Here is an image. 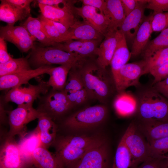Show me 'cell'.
<instances>
[{
    "label": "cell",
    "mask_w": 168,
    "mask_h": 168,
    "mask_svg": "<svg viewBox=\"0 0 168 168\" xmlns=\"http://www.w3.org/2000/svg\"><path fill=\"white\" fill-rule=\"evenodd\" d=\"M75 65L89 99L106 103L117 92L113 76L97 64L94 58L81 59Z\"/></svg>",
    "instance_id": "1"
},
{
    "label": "cell",
    "mask_w": 168,
    "mask_h": 168,
    "mask_svg": "<svg viewBox=\"0 0 168 168\" xmlns=\"http://www.w3.org/2000/svg\"><path fill=\"white\" fill-rule=\"evenodd\" d=\"M133 93L138 120L168 121V100L150 85L141 84Z\"/></svg>",
    "instance_id": "2"
},
{
    "label": "cell",
    "mask_w": 168,
    "mask_h": 168,
    "mask_svg": "<svg viewBox=\"0 0 168 168\" xmlns=\"http://www.w3.org/2000/svg\"><path fill=\"white\" fill-rule=\"evenodd\" d=\"M105 141L103 138L96 136H59L57 134L52 146L55 149L54 154L65 168H67L78 161L89 150Z\"/></svg>",
    "instance_id": "3"
},
{
    "label": "cell",
    "mask_w": 168,
    "mask_h": 168,
    "mask_svg": "<svg viewBox=\"0 0 168 168\" xmlns=\"http://www.w3.org/2000/svg\"><path fill=\"white\" fill-rule=\"evenodd\" d=\"M31 67L36 69L53 64H75L81 59L72 53L63 51L53 46H36L28 55Z\"/></svg>",
    "instance_id": "4"
},
{
    "label": "cell",
    "mask_w": 168,
    "mask_h": 168,
    "mask_svg": "<svg viewBox=\"0 0 168 168\" xmlns=\"http://www.w3.org/2000/svg\"><path fill=\"white\" fill-rule=\"evenodd\" d=\"M107 113L106 107L96 105L85 108L67 117L62 123L63 128L70 130L91 128L102 123Z\"/></svg>",
    "instance_id": "5"
},
{
    "label": "cell",
    "mask_w": 168,
    "mask_h": 168,
    "mask_svg": "<svg viewBox=\"0 0 168 168\" xmlns=\"http://www.w3.org/2000/svg\"><path fill=\"white\" fill-rule=\"evenodd\" d=\"M131 156L130 168H136L152 157L150 145L142 135L134 122L131 123L121 138Z\"/></svg>",
    "instance_id": "6"
},
{
    "label": "cell",
    "mask_w": 168,
    "mask_h": 168,
    "mask_svg": "<svg viewBox=\"0 0 168 168\" xmlns=\"http://www.w3.org/2000/svg\"><path fill=\"white\" fill-rule=\"evenodd\" d=\"M39 99L37 109L55 122V120L65 115L73 107L63 90L55 91L51 88Z\"/></svg>",
    "instance_id": "7"
},
{
    "label": "cell",
    "mask_w": 168,
    "mask_h": 168,
    "mask_svg": "<svg viewBox=\"0 0 168 168\" xmlns=\"http://www.w3.org/2000/svg\"><path fill=\"white\" fill-rule=\"evenodd\" d=\"M7 132H3L1 136L0 168H31L21 154L15 137Z\"/></svg>",
    "instance_id": "8"
},
{
    "label": "cell",
    "mask_w": 168,
    "mask_h": 168,
    "mask_svg": "<svg viewBox=\"0 0 168 168\" xmlns=\"http://www.w3.org/2000/svg\"><path fill=\"white\" fill-rule=\"evenodd\" d=\"M51 88L48 81L40 79L36 85L28 84L27 87L21 86L12 88L3 96L4 102H12L18 105H32L35 100L48 92Z\"/></svg>",
    "instance_id": "9"
},
{
    "label": "cell",
    "mask_w": 168,
    "mask_h": 168,
    "mask_svg": "<svg viewBox=\"0 0 168 168\" xmlns=\"http://www.w3.org/2000/svg\"><path fill=\"white\" fill-rule=\"evenodd\" d=\"M148 73L143 59L125 64L112 76L117 93L125 91L130 86L139 85L141 77Z\"/></svg>",
    "instance_id": "10"
},
{
    "label": "cell",
    "mask_w": 168,
    "mask_h": 168,
    "mask_svg": "<svg viewBox=\"0 0 168 168\" xmlns=\"http://www.w3.org/2000/svg\"><path fill=\"white\" fill-rule=\"evenodd\" d=\"M40 113L34 109L32 105H18L15 109L8 112L9 129L8 135L15 137L20 135L26 131V125L38 118Z\"/></svg>",
    "instance_id": "11"
},
{
    "label": "cell",
    "mask_w": 168,
    "mask_h": 168,
    "mask_svg": "<svg viewBox=\"0 0 168 168\" xmlns=\"http://www.w3.org/2000/svg\"><path fill=\"white\" fill-rule=\"evenodd\" d=\"M0 37L14 44L21 52L26 53L34 47L35 38L23 26L7 24L1 26Z\"/></svg>",
    "instance_id": "12"
},
{
    "label": "cell",
    "mask_w": 168,
    "mask_h": 168,
    "mask_svg": "<svg viewBox=\"0 0 168 168\" xmlns=\"http://www.w3.org/2000/svg\"><path fill=\"white\" fill-rule=\"evenodd\" d=\"M108 152L106 141L87 151L67 168H108Z\"/></svg>",
    "instance_id": "13"
},
{
    "label": "cell",
    "mask_w": 168,
    "mask_h": 168,
    "mask_svg": "<svg viewBox=\"0 0 168 168\" xmlns=\"http://www.w3.org/2000/svg\"><path fill=\"white\" fill-rule=\"evenodd\" d=\"M53 67L51 65L44 66L36 69L0 77V90H10L24 84H29L30 79L40 75L45 74L49 75Z\"/></svg>",
    "instance_id": "14"
},
{
    "label": "cell",
    "mask_w": 168,
    "mask_h": 168,
    "mask_svg": "<svg viewBox=\"0 0 168 168\" xmlns=\"http://www.w3.org/2000/svg\"><path fill=\"white\" fill-rule=\"evenodd\" d=\"M101 41L98 40H72L55 43L56 48L70 53H73L81 59L94 58Z\"/></svg>",
    "instance_id": "15"
},
{
    "label": "cell",
    "mask_w": 168,
    "mask_h": 168,
    "mask_svg": "<svg viewBox=\"0 0 168 168\" xmlns=\"http://www.w3.org/2000/svg\"><path fill=\"white\" fill-rule=\"evenodd\" d=\"M76 1L71 0L63 7L59 8L40 4L38 5L44 17L61 23L68 30L76 21L73 7Z\"/></svg>",
    "instance_id": "16"
},
{
    "label": "cell",
    "mask_w": 168,
    "mask_h": 168,
    "mask_svg": "<svg viewBox=\"0 0 168 168\" xmlns=\"http://www.w3.org/2000/svg\"><path fill=\"white\" fill-rule=\"evenodd\" d=\"M148 0H139L137 7L126 16L119 29L126 40L133 41L144 18V10Z\"/></svg>",
    "instance_id": "17"
},
{
    "label": "cell",
    "mask_w": 168,
    "mask_h": 168,
    "mask_svg": "<svg viewBox=\"0 0 168 168\" xmlns=\"http://www.w3.org/2000/svg\"><path fill=\"white\" fill-rule=\"evenodd\" d=\"M117 30H108L97 50L96 62L101 68L105 70H106V67L110 65L116 47Z\"/></svg>",
    "instance_id": "18"
},
{
    "label": "cell",
    "mask_w": 168,
    "mask_h": 168,
    "mask_svg": "<svg viewBox=\"0 0 168 168\" xmlns=\"http://www.w3.org/2000/svg\"><path fill=\"white\" fill-rule=\"evenodd\" d=\"M66 41L72 40L102 41L104 36L88 22L76 21L68 29Z\"/></svg>",
    "instance_id": "19"
},
{
    "label": "cell",
    "mask_w": 168,
    "mask_h": 168,
    "mask_svg": "<svg viewBox=\"0 0 168 168\" xmlns=\"http://www.w3.org/2000/svg\"><path fill=\"white\" fill-rule=\"evenodd\" d=\"M137 128L149 143L168 137V121L138 120Z\"/></svg>",
    "instance_id": "20"
},
{
    "label": "cell",
    "mask_w": 168,
    "mask_h": 168,
    "mask_svg": "<svg viewBox=\"0 0 168 168\" xmlns=\"http://www.w3.org/2000/svg\"><path fill=\"white\" fill-rule=\"evenodd\" d=\"M38 119L36 127L40 133L41 146L48 149L52 146L56 138L57 125L50 117L43 113H40Z\"/></svg>",
    "instance_id": "21"
},
{
    "label": "cell",
    "mask_w": 168,
    "mask_h": 168,
    "mask_svg": "<svg viewBox=\"0 0 168 168\" xmlns=\"http://www.w3.org/2000/svg\"><path fill=\"white\" fill-rule=\"evenodd\" d=\"M153 15L145 16L133 42L131 56L136 57L143 52L153 32L152 27Z\"/></svg>",
    "instance_id": "22"
},
{
    "label": "cell",
    "mask_w": 168,
    "mask_h": 168,
    "mask_svg": "<svg viewBox=\"0 0 168 168\" xmlns=\"http://www.w3.org/2000/svg\"><path fill=\"white\" fill-rule=\"evenodd\" d=\"M19 136L20 139L18 143L21 154L31 165L34 152L37 148L41 146L40 132L36 127L33 131L29 132L26 131Z\"/></svg>",
    "instance_id": "23"
},
{
    "label": "cell",
    "mask_w": 168,
    "mask_h": 168,
    "mask_svg": "<svg viewBox=\"0 0 168 168\" xmlns=\"http://www.w3.org/2000/svg\"><path fill=\"white\" fill-rule=\"evenodd\" d=\"M31 168H65L54 153L42 146L34 152L31 160Z\"/></svg>",
    "instance_id": "24"
},
{
    "label": "cell",
    "mask_w": 168,
    "mask_h": 168,
    "mask_svg": "<svg viewBox=\"0 0 168 168\" xmlns=\"http://www.w3.org/2000/svg\"><path fill=\"white\" fill-rule=\"evenodd\" d=\"M117 44L110 63L112 76L127 63L131 56L124 34L119 30H117Z\"/></svg>",
    "instance_id": "25"
},
{
    "label": "cell",
    "mask_w": 168,
    "mask_h": 168,
    "mask_svg": "<svg viewBox=\"0 0 168 168\" xmlns=\"http://www.w3.org/2000/svg\"><path fill=\"white\" fill-rule=\"evenodd\" d=\"M117 94L113 101V106L117 114L124 117L136 114L137 105L133 93L125 91Z\"/></svg>",
    "instance_id": "26"
},
{
    "label": "cell",
    "mask_w": 168,
    "mask_h": 168,
    "mask_svg": "<svg viewBox=\"0 0 168 168\" xmlns=\"http://www.w3.org/2000/svg\"><path fill=\"white\" fill-rule=\"evenodd\" d=\"M0 20L11 25L18 21H22L30 15V10L20 8L8 2L0 0Z\"/></svg>",
    "instance_id": "27"
},
{
    "label": "cell",
    "mask_w": 168,
    "mask_h": 168,
    "mask_svg": "<svg viewBox=\"0 0 168 168\" xmlns=\"http://www.w3.org/2000/svg\"><path fill=\"white\" fill-rule=\"evenodd\" d=\"M105 1L107 7L104 15L109 22L108 31H116L119 30L125 17L121 0Z\"/></svg>",
    "instance_id": "28"
},
{
    "label": "cell",
    "mask_w": 168,
    "mask_h": 168,
    "mask_svg": "<svg viewBox=\"0 0 168 168\" xmlns=\"http://www.w3.org/2000/svg\"><path fill=\"white\" fill-rule=\"evenodd\" d=\"M74 65L66 64L53 67L49 75L48 83L53 90L62 91L66 83L69 72Z\"/></svg>",
    "instance_id": "29"
},
{
    "label": "cell",
    "mask_w": 168,
    "mask_h": 168,
    "mask_svg": "<svg viewBox=\"0 0 168 168\" xmlns=\"http://www.w3.org/2000/svg\"><path fill=\"white\" fill-rule=\"evenodd\" d=\"M31 69L28 56L26 57L12 58L5 63H0V77Z\"/></svg>",
    "instance_id": "30"
},
{
    "label": "cell",
    "mask_w": 168,
    "mask_h": 168,
    "mask_svg": "<svg viewBox=\"0 0 168 168\" xmlns=\"http://www.w3.org/2000/svg\"><path fill=\"white\" fill-rule=\"evenodd\" d=\"M168 47V28L161 31L155 38L149 42L142 53L143 59L151 56L156 51Z\"/></svg>",
    "instance_id": "31"
},
{
    "label": "cell",
    "mask_w": 168,
    "mask_h": 168,
    "mask_svg": "<svg viewBox=\"0 0 168 168\" xmlns=\"http://www.w3.org/2000/svg\"><path fill=\"white\" fill-rule=\"evenodd\" d=\"M131 162L129 152L121 139L117 147L112 168H128Z\"/></svg>",
    "instance_id": "32"
},
{
    "label": "cell",
    "mask_w": 168,
    "mask_h": 168,
    "mask_svg": "<svg viewBox=\"0 0 168 168\" xmlns=\"http://www.w3.org/2000/svg\"><path fill=\"white\" fill-rule=\"evenodd\" d=\"M149 73L168 62V47L159 49L145 59Z\"/></svg>",
    "instance_id": "33"
},
{
    "label": "cell",
    "mask_w": 168,
    "mask_h": 168,
    "mask_svg": "<svg viewBox=\"0 0 168 168\" xmlns=\"http://www.w3.org/2000/svg\"><path fill=\"white\" fill-rule=\"evenodd\" d=\"M152 157L158 159L168 158V137L149 143Z\"/></svg>",
    "instance_id": "34"
},
{
    "label": "cell",
    "mask_w": 168,
    "mask_h": 168,
    "mask_svg": "<svg viewBox=\"0 0 168 168\" xmlns=\"http://www.w3.org/2000/svg\"><path fill=\"white\" fill-rule=\"evenodd\" d=\"M39 17L42 23L43 30L47 36L55 43L65 42L64 37L51 24L47 21L41 14Z\"/></svg>",
    "instance_id": "35"
},
{
    "label": "cell",
    "mask_w": 168,
    "mask_h": 168,
    "mask_svg": "<svg viewBox=\"0 0 168 168\" xmlns=\"http://www.w3.org/2000/svg\"><path fill=\"white\" fill-rule=\"evenodd\" d=\"M152 30L154 32H161L168 28V12L152 13Z\"/></svg>",
    "instance_id": "36"
},
{
    "label": "cell",
    "mask_w": 168,
    "mask_h": 168,
    "mask_svg": "<svg viewBox=\"0 0 168 168\" xmlns=\"http://www.w3.org/2000/svg\"><path fill=\"white\" fill-rule=\"evenodd\" d=\"M22 25L33 36L38 31L43 30L42 21L39 16L36 18L31 16L28 17Z\"/></svg>",
    "instance_id": "37"
},
{
    "label": "cell",
    "mask_w": 168,
    "mask_h": 168,
    "mask_svg": "<svg viewBox=\"0 0 168 168\" xmlns=\"http://www.w3.org/2000/svg\"><path fill=\"white\" fill-rule=\"evenodd\" d=\"M146 8L154 11V13L168 12V0H148Z\"/></svg>",
    "instance_id": "38"
},
{
    "label": "cell",
    "mask_w": 168,
    "mask_h": 168,
    "mask_svg": "<svg viewBox=\"0 0 168 168\" xmlns=\"http://www.w3.org/2000/svg\"><path fill=\"white\" fill-rule=\"evenodd\" d=\"M149 73L154 78L152 85L165 79L168 77V62L160 67L152 70Z\"/></svg>",
    "instance_id": "39"
},
{
    "label": "cell",
    "mask_w": 168,
    "mask_h": 168,
    "mask_svg": "<svg viewBox=\"0 0 168 168\" xmlns=\"http://www.w3.org/2000/svg\"><path fill=\"white\" fill-rule=\"evenodd\" d=\"M84 5L93 7L98 9L100 13L104 15L106 9L105 0H80Z\"/></svg>",
    "instance_id": "40"
},
{
    "label": "cell",
    "mask_w": 168,
    "mask_h": 168,
    "mask_svg": "<svg viewBox=\"0 0 168 168\" xmlns=\"http://www.w3.org/2000/svg\"><path fill=\"white\" fill-rule=\"evenodd\" d=\"M12 58L8 52L6 41L0 37V63H5Z\"/></svg>",
    "instance_id": "41"
},
{
    "label": "cell",
    "mask_w": 168,
    "mask_h": 168,
    "mask_svg": "<svg viewBox=\"0 0 168 168\" xmlns=\"http://www.w3.org/2000/svg\"><path fill=\"white\" fill-rule=\"evenodd\" d=\"M152 85L156 90L168 100V77Z\"/></svg>",
    "instance_id": "42"
},
{
    "label": "cell",
    "mask_w": 168,
    "mask_h": 168,
    "mask_svg": "<svg viewBox=\"0 0 168 168\" xmlns=\"http://www.w3.org/2000/svg\"><path fill=\"white\" fill-rule=\"evenodd\" d=\"M125 17L132 12L138 5L139 0H121Z\"/></svg>",
    "instance_id": "43"
},
{
    "label": "cell",
    "mask_w": 168,
    "mask_h": 168,
    "mask_svg": "<svg viewBox=\"0 0 168 168\" xmlns=\"http://www.w3.org/2000/svg\"><path fill=\"white\" fill-rule=\"evenodd\" d=\"M34 36L44 46H51L55 44L47 36L43 30L37 32Z\"/></svg>",
    "instance_id": "44"
},
{
    "label": "cell",
    "mask_w": 168,
    "mask_h": 168,
    "mask_svg": "<svg viewBox=\"0 0 168 168\" xmlns=\"http://www.w3.org/2000/svg\"><path fill=\"white\" fill-rule=\"evenodd\" d=\"M136 168H160L159 159L151 157Z\"/></svg>",
    "instance_id": "45"
},
{
    "label": "cell",
    "mask_w": 168,
    "mask_h": 168,
    "mask_svg": "<svg viewBox=\"0 0 168 168\" xmlns=\"http://www.w3.org/2000/svg\"><path fill=\"white\" fill-rule=\"evenodd\" d=\"M44 18L47 21L52 25L61 35L64 36L66 42V37L68 34V29L64 25L59 22L49 20L44 17Z\"/></svg>",
    "instance_id": "46"
},
{
    "label": "cell",
    "mask_w": 168,
    "mask_h": 168,
    "mask_svg": "<svg viewBox=\"0 0 168 168\" xmlns=\"http://www.w3.org/2000/svg\"><path fill=\"white\" fill-rule=\"evenodd\" d=\"M15 5L22 9L30 10V3L33 2L32 0H7Z\"/></svg>",
    "instance_id": "47"
},
{
    "label": "cell",
    "mask_w": 168,
    "mask_h": 168,
    "mask_svg": "<svg viewBox=\"0 0 168 168\" xmlns=\"http://www.w3.org/2000/svg\"><path fill=\"white\" fill-rule=\"evenodd\" d=\"M37 4H42L57 7H60L59 5L66 3L68 0H34Z\"/></svg>",
    "instance_id": "48"
},
{
    "label": "cell",
    "mask_w": 168,
    "mask_h": 168,
    "mask_svg": "<svg viewBox=\"0 0 168 168\" xmlns=\"http://www.w3.org/2000/svg\"><path fill=\"white\" fill-rule=\"evenodd\" d=\"M159 159L160 168H168V158Z\"/></svg>",
    "instance_id": "49"
}]
</instances>
